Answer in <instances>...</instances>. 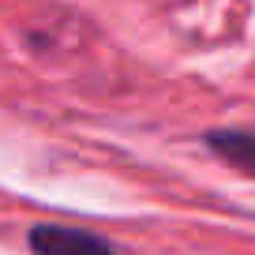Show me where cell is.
<instances>
[{
	"label": "cell",
	"mask_w": 255,
	"mask_h": 255,
	"mask_svg": "<svg viewBox=\"0 0 255 255\" xmlns=\"http://www.w3.org/2000/svg\"><path fill=\"white\" fill-rule=\"evenodd\" d=\"M207 146L233 169L255 176V131H237V128H222V131H207Z\"/></svg>",
	"instance_id": "obj_2"
},
{
	"label": "cell",
	"mask_w": 255,
	"mask_h": 255,
	"mask_svg": "<svg viewBox=\"0 0 255 255\" xmlns=\"http://www.w3.org/2000/svg\"><path fill=\"white\" fill-rule=\"evenodd\" d=\"M26 244L34 255H117L105 237L79 225H34Z\"/></svg>",
	"instance_id": "obj_1"
}]
</instances>
